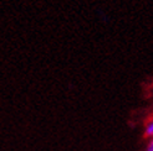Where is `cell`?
I'll return each instance as SVG.
<instances>
[{
  "label": "cell",
  "mask_w": 153,
  "mask_h": 151,
  "mask_svg": "<svg viewBox=\"0 0 153 151\" xmlns=\"http://www.w3.org/2000/svg\"><path fill=\"white\" fill-rule=\"evenodd\" d=\"M144 136L153 139V117L146 123V126H144Z\"/></svg>",
  "instance_id": "6da1fadb"
},
{
  "label": "cell",
  "mask_w": 153,
  "mask_h": 151,
  "mask_svg": "<svg viewBox=\"0 0 153 151\" xmlns=\"http://www.w3.org/2000/svg\"><path fill=\"white\" fill-rule=\"evenodd\" d=\"M146 151H153V139L149 140L148 145H147V147H146Z\"/></svg>",
  "instance_id": "7a4b0ae2"
}]
</instances>
